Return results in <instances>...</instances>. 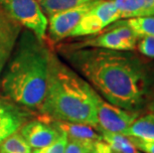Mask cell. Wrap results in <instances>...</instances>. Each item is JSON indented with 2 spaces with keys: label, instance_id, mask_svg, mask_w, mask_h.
<instances>
[{
  "label": "cell",
  "instance_id": "obj_1",
  "mask_svg": "<svg viewBox=\"0 0 154 153\" xmlns=\"http://www.w3.org/2000/svg\"><path fill=\"white\" fill-rule=\"evenodd\" d=\"M65 57L111 105L139 112L148 100L153 82L151 67L133 51L66 49Z\"/></svg>",
  "mask_w": 154,
  "mask_h": 153
},
{
  "label": "cell",
  "instance_id": "obj_2",
  "mask_svg": "<svg viewBox=\"0 0 154 153\" xmlns=\"http://www.w3.org/2000/svg\"><path fill=\"white\" fill-rule=\"evenodd\" d=\"M52 54L44 40L22 30L0 77L4 97L19 106L40 109L47 92Z\"/></svg>",
  "mask_w": 154,
  "mask_h": 153
},
{
  "label": "cell",
  "instance_id": "obj_3",
  "mask_svg": "<svg viewBox=\"0 0 154 153\" xmlns=\"http://www.w3.org/2000/svg\"><path fill=\"white\" fill-rule=\"evenodd\" d=\"M99 96L86 80L52 54L47 92L39 109L45 118L97 128Z\"/></svg>",
  "mask_w": 154,
  "mask_h": 153
},
{
  "label": "cell",
  "instance_id": "obj_4",
  "mask_svg": "<svg viewBox=\"0 0 154 153\" xmlns=\"http://www.w3.org/2000/svg\"><path fill=\"white\" fill-rule=\"evenodd\" d=\"M106 28V31L94 36H88V38L68 45L65 48H100L116 51H133L136 49L137 41L139 39L127 24L125 19H119Z\"/></svg>",
  "mask_w": 154,
  "mask_h": 153
},
{
  "label": "cell",
  "instance_id": "obj_5",
  "mask_svg": "<svg viewBox=\"0 0 154 153\" xmlns=\"http://www.w3.org/2000/svg\"><path fill=\"white\" fill-rule=\"evenodd\" d=\"M0 6L13 20L44 40L48 19L37 0H0Z\"/></svg>",
  "mask_w": 154,
  "mask_h": 153
},
{
  "label": "cell",
  "instance_id": "obj_6",
  "mask_svg": "<svg viewBox=\"0 0 154 153\" xmlns=\"http://www.w3.org/2000/svg\"><path fill=\"white\" fill-rule=\"evenodd\" d=\"M119 19V12L112 0H99L81 19L69 37H88L97 35Z\"/></svg>",
  "mask_w": 154,
  "mask_h": 153
},
{
  "label": "cell",
  "instance_id": "obj_7",
  "mask_svg": "<svg viewBox=\"0 0 154 153\" xmlns=\"http://www.w3.org/2000/svg\"><path fill=\"white\" fill-rule=\"evenodd\" d=\"M97 129L122 134L139 116V112H131L113 106L100 96L97 105Z\"/></svg>",
  "mask_w": 154,
  "mask_h": 153
},
{
  "label": "cell",
  "instance_id": "obj_8",
  "mask_svg": "<svg viewBox=\"0 0 154 153\" xmlns=\"http://www.w3.org/2000/svg\"><path fill=\"white\" fill-rule=\"evenodd\" d=\"M99 1L94 0L79 7L69 9L66 11L59 12L57 14L50 16L48 21L49 37L53 42L61 41L70 36L71 32L79 24L81 19L94 7V5Z\"/></svg>",
  "mask_w": 154,
  "mask_h": 153
},
{
  "label": "cell",
  "instance_id": "obj_9",
  "mask_svg": "<svg viewBox=\"0 0 154 153\" xmlns=\"http://www.w3.org/2000/svg\"><path fill=\"white\" fill-rule=\"evenodd\" d=\"M19 133L31 148L39 149L57 140L62 132L45 120H31L21 126Z\"/></svg>",
  "mask_w": 154,
  "mask_h": 153
},
{
  "label": "cell",
  "instance_id": "obj_10",
  "mask_svg": "<svg viewBox=\"0 0 154 153\" xmlns=\"http://www.w3.org/2000/svg\"><path fill=\"white\" fill-rule=\"evenodd\" d=\"M22 26L9 16L0 6V77L15 48Z\"/></svg>",
  "mask_w": 154,
  "mask_h": 153
},
{
  "label": "cell",
  "instance_id": "obj_11",
  "mask_svg": "<svg viewBox=\"0 0 154 153\" xmlns=\"http://www.w3.org/2000/svg\"><path fill=\"white\" fill-rule=\"evenodd\" d=\"M26 115L24 107L0 96V142L20 129Z\"/></svg>",
  "mask_w": 154,
  "mask_h": 153
},
{
  "label": "cell",
  "instance_id": "obj_12",
  "mask_svg": "<svg viewBox=\"0 0 154 153\" xmlns=\"http://www.w3.org/2000/svg\"><path fill=\"white\" fill-rule=\"evenodd\" d=\"M54 125L60 131L66 133L69 141L79 143L90 153L94 150L97 142L103 140L101 134L97 132V130L94 129L97 127L94 126L67 121H57Z\"/></svg>",
  "mask_w": 154,
  "mask_h": 153
},
{
  "label": "cell",
  "instance_id": "obj_13",
  "mask_svg": "<svg viewBox=\"0 0 154 153\" xmlns=\"http://www.w3.org/2000/svg\"><path fill=\"white\" fill-rule=\"evenodd\" d=\"M122 134L142 141L154 142V113L138 116Z\"/></svg>",
  "mask_w": 154,
  "mask_h": 153
},
{
  "label": "cell",
  "instance_id": "obj_14",
  "mask_svg": "<svg viewBox=\"0 0 154 153\" xmlns=\"http://www.w3.org/2000/svg\"><path fill=\"white\" fill-rule=\"evenodd\" d=\"M100 133L101 134L103 140L107 143L111 150L116 153H140L128 136L121 133L107 132L103 130H100Z\"/></svg>",
  "mask_w": 154,
  "mask_h": 153
},
{
  "label": "cell",
  "instance_id": "obj_15",
  "mask_svg": "<svg viewBox=\"0 0 154 153\" xmlns=\"http://www.w3.org/2000/svg\"><path fill=\"white\" fill-rule=\"evenodd\" d=\"M119 12L120 19L152 16L143 0H112Z\"/></svg>",
  "mask_w": 154,
  "mask_h": 153
},
{
  "label": "cell",
  "instance_id": "obj_16",
  "mask_svg": "<svg viewBox=\"0 0 154 153\" xmlns=\"http://www.w3.org/2000/svg\"><path fill=\"white\" fill-rule=\"evenodd\" d=\"M94 0H41L40 5L46 16H52L59 12L66 11L84 5Z\"/></svg>",
  "mask_w": 154,
  "mask_h": 153
},
{
  "label": "cell",
  "instance_id": "obj_17",
  "mask_svg": "<svg viewBox=\"0 0 154 153\" xmlns=\"http://www.w3.org/2000/svg\"><path fill=\"white\" fill-rule=\"evenodd\" d=\"M0 153H33V151L17 131L0 142Z\"/></svg>",
  "mask_w": 154,
  "mask_h": 153
},
{
  "label": "cell",
  "instance_id": "obj_18",
  "mask_svg": "<svg viewBox=\"0 0 154 153\" xmlns=\"http://www.w3.org/2000/svg\"><path fill=\"white\" fill-rule=\"evenodd\" d=\"M125 20L138 39L142 37L154 38V15L130 18Z\"/></svg>",
  "mask_w": 154,
  "mask_h": 153
},
{
  "label": "cell",
  "instance_id": "obj_19",
  "mask_svg": "<svg viewBox=\"0 0 154 153\" xmlns=\"http://www.w3.org/2000/svg\"><path fill=\"white\" fill-rule=\"evenodd\" d=\"M62 132V131H61ZM68 137L65 132H62L60 137L50 145L43 148L34 149L33 153H65L66 146L68 144Z\"/></svg>",
  "mask_w": 154,
  "mask_h": 153
},
{
  "label": "cell",
  "instance_id": "obj_20",
  "mask_svg": "<svg viewBox=\"0 0 154 153\" xmlns=\"http://www.w3.org/2000/svg\"><path fill=\"white\" fill-rule=\"evenodd\" d=\"M136 48L138 52L147 58L154 59V38L142 37L137 41Z\"/></svg>",
  "mask_w": 154,
  "mask_h": 153
},
{
  "label": "cell",
  "instance_id": "obj_21",
  "mask_svg": "<svg viewBox=\"0 0 154 153\" xmlns=\"http://www.w3.org/2000/svg\"><path fill=\"white\" fill-rule=\"evenodd\" d=\"M129 138L131 139L134 145L136 146V148L139 151H142L144 153H154V142H146L132 137Z\"/></svg>",
  "mask_w": 154,
  "mask_h": 153
},
{
  "label": "cell",
  "instance_id": "obj_22",
  "mask_svg": "<svg viewBox=\"0 0 154 153\" xmlns=\"http://www.w3.org/2000/svg\"><path fill=\"white\" fill-rule=\"evenodd\" d=\"M65 153H90L85 147L74 141H68Z\"/></svg>",
  "mask_w": 154,
  "mask_h": 153
},
{
  "label": "cell",
  "instance_id": "obj_23",
  "mask_svg": "<svg viewBox=\"0 0 154 153\" xmlns=\"http://www.w3.org/2000/svg\"><path fill=\"white\" fill-rule=\"evenodd\" d=\"M91 153H116V152L111 150V148L107 145V143H106L103 140H100L97 143L94 150Z\"/></svg>",
  "mask_w": 154,
  "mask_h": 153
},
{
  "label": "cell",
  "instance_id": "obj_24",
  "mask_svg": "<svg viewBox=\"0 0 154 153\" xmlns=\"http://www.w3.org/2000/svg\"><path fill=\"white\" fill-rule=\"evenodd\" d=\"M144 3H145L147 9L149 10L150 14L152 16L154 15V0H143Z\"/></svg>",
  "mask_w": 154,
  "mask_h": 153
},
{
  "label": "cell",
  "instance_id": "obj_25",
  "mask_svg": "<svg viewBox=\"0 0 154 153\" xmlns=\"http://www.w3.org/2000/svg\"><path fill=\"white\" fill-rule=\"evenodd\" d=\"M148 109L150 110V112L154 113V90L150 96V100H149V105H148Z\"/></svg>",
  "mask_w": 154,
  "mask_h": 153
}]
</instances>
